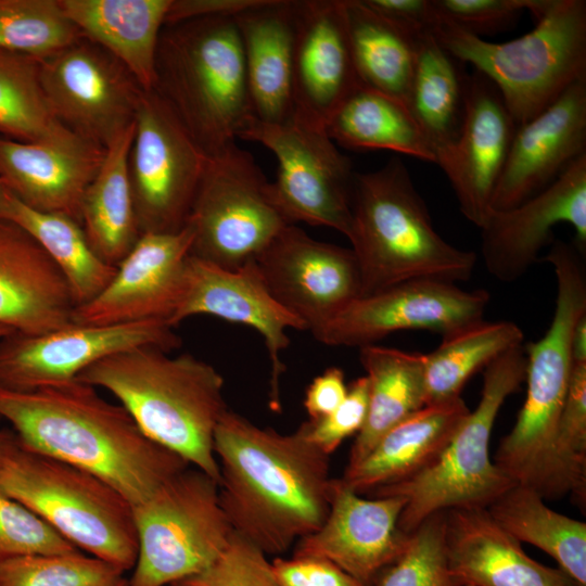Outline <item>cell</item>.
<instances>
[{
  "instance_id": "obj_37",
  "label": "cell",
  "mask_w": 586,
  "mask_h": 586,
  "mask_svg": "<svg viewBox=\"0 0 586 586\" xmlns=\"http://www.w3.org/2000/svg\"><path fill=\"white\" fill-rule=\"evenodd\" d=\"M437 38L416 37L408 110L436 152L457 137L462 122L469 75Z\"/></svg>"
},
{
  "instance_id": "obj_21",
  "label": "cell",
  "mask_w": 586,
  "mask_h": 586,
  "mask_svg": "<svg viewBox=\"0 0 586 586\" xmlns=\"http://www.w3.org/2000/svg\"><path fill=\"white\" fill-rule=\"evenodd\" d=\"M361 86L344 0L294 1L293 117L326 129L335 111Z\"/></svg>"
},
{
  "instance_id": "obj_4",
  "label": "cell",
  "mask_w": 586,
  "mask_h": 586,
  "mask_svg": "<svg viewBox=\"0 0 586 586\" xmlns=\"http://www.w3.org/2000/svg\"><path fill=\"white\" fill-rule=\"evenodd\" d=\"M347 239L359 269L361 296L411 280L466 281L476 263L473 252L449 244L436 232L398 157L377 170L355 173Z\"/></svg>"
},
{
  "instance_id": "obj_10",
  "label": "cell",
  "mask_w": 586,
  "mask_h": 586,
  "mask_svg": "<svg viewBox=\"0 0 586 586\" xmlns=\"http://www.w3.org/2000/svg\"><path fill=\"white\" fill-rule=\"evenodd\" d=\"M132 514L138 555L128 586H170L202 572L234 533L219 484L192 466L133 506Z\"/></svg>"
},
{
  "instance_id": "obj_42",
  "label": "cell",
  "mask_w": 586,
  "mask_h": 586,
  "mask_svg": "<svg viewBox=\"0 0 586 586\" xmlns=\"http://www.w3.org/2000/svg\"><path fill=\"white\" fill-rule=\"evenodd\" d=\"M118 568L80 551L0 561V586H128Z\"/></svg>"
},
{
  "instance_id": "obj_14",
  "label": "cell",
  "mask_w": 586,
  "mask_h": 586,
  "mask_svg": "<svg viewBox=\"0 0 586 586\" xmlns=\"http://www.w3.org/2000/svg\"><path fill=\"white\" fill-rule=\"evenodd\" d=\"M40 82L55 119L104 149L135 122L143 90L127 68L85 37L39 61Z\"/></svg>"
},
{
  "instance_id": "obj_7",
  "label": "cell",
  "mask_w": 586,
  "mask_h": 586,
  "mask_svg": "<svg viewBox=\"0 0 586 586\" xmlns=\"http://www.w3.org/2000/svg\"><path fill=\"white\" fill-rule=\"evenodd\" d=\"M433 35L493 82L517 126L586 78V1L550 0L522 37L492 42L440 16Z\"/></svg>"
},
{
  "instance_id": "obj_48",
  "label": "cell",
  "mask_w": 586,
  "mask_h": 586,
  "mask_svg": "<svg viewBox=\"0 0 586 586\" xmlns=\"http://www.w3.org/2000/svg\"><path fill=\"white\" fill-rule=\"evenodd\" d=\"M271 565L281 586H366L328 559L276 557Z\"/></svg>"
},
{
  "instance_id": "obj_20",
  "label": "cell",
  "mask_w": 586,
  "mask_h": 586,
  "mask_svg": "<svg viewBox=\"0 0 586 586\" xmlns=\"http://www.w3.org/2000/svg\"><path fill=\"white\" fill-rule=\"evenodd\" d=\"M406 499L370 498L332 479L326 520L314 533L295 543L294 556L330 560L366 586H373L405 551L410 534L398 526Z\"/></svg>"
},
{
  "instance_id": "obj_6",
  "label": "cell",
  "mask_w": 586,
  "mask_h": 586,
  "mask_svg": "<svg viewBox=\"0 0 586 586\" xmlns=\"http://www.w3.org/2000/svg\"><path fill=\"white\" fill-rule=\"evenodd\" d=\"M575 244L553 240L543 260L557 280L553 316L546 333L524 346L526 397L511 431L501 440L496 466L517 484L544 498L555 432L573 372L572 333L586 315V268Z\"/></svg>"
},
{
  "instance_id": "obj_16",
  "label": "cell",
  "mask_w": 586,
  "mask_h": 586,
  "mask_svg": "<svg viewBox=\"0 0 586 586\" xmlns=\"http://www.w3.org/2000/svg\"><path fill=\"white\" fill-rule=\"evenodd\" d=\"M486 290L421 279L402 282L349 303L313 335L329 346L362 347L403 330L442 336L483 320Z\"/></svg>"
},
{
  "instance_id": "obj_36",
  "label": "cell",
  "mask_w": 586,
  "mask_h": 586,
  "mask_svg": "<svg viewBox=\"0 0 586 586\" xmlns=\"http://www.w3.org/2000/svg\"><path fill=\"white\" fill-rule=\"evenodd\" d=\"M486 510L517 540L542 549L586 586L585 522L552 510L537 491L522 484L511 486Z\"/></svg>"
},
{
  "instance_id": "obj_8",
  "label": "cell",
  "mask_w": 586,
  "mask_h": 586,
  "mask_svg": "<svg viewBox=\"0 0 586 586\" xmlns=\"http://www.w3.org/2000/svg\"><path fill=\"white\" fill-rule=\"evenodd\" d=\"M525 373L523 345L492 361L484 369L479 404L470 410L440 457L412 477L366 497H404L406 504L398 526L406 534L435 512L455 508L486 509L517 484L492 460L489 440L501 406L525 381Z\"/></svg>"
},
{
  "instance_id": "obj_5",
  "label": "cell",
  "mask_w": 586,
  "mask_h": 586,
  "mask_svg": "<svg viewBox=\"0 0 586 586\" xmlns=\"http://www.w3.org/2000/svg\"><path fill=\"white\" fill-rule=\"evenodd\" d=\"M156 91L208 155L235 143L255 118L233 16L165 24L156 53Z\"/></svg>"
},
{
  "instance_id": "obj_57",
  "label": "cell",
  "mask_w": 586,
  "mask_h": 586,
  "mask_svg": "<svg viewBox=\"0 0 586 586\" xmlns=\"http://www.w3.org/2000/svg\"><path fill=\"white\" fill-rule=\"evenodd\" d=\"M170 586H174V585H170Z\"/></svg>"
},
{
  "instance_id": "obj_51",
  "label": "cell",
  "mask_w": 586,
  "mask_h": 586,
  "mask_svg": "<svg viewBox=\"0 0 586 586\" xmlns=\"http://www.w3.org/2000/svg\"><path fill=\"white\" fill-rule=\"evenodd\" d=\"M258 0H171L166 24L202 16H234Z\"/></svg>"
},
{
  "instance_id": "obj_28",
  "label": "cell",
  "mask_w": 586,
  "mask_h": 586,
  "mask_svg": "<svg viewBox=\"0 0 586 586\" xmlns=\"http://www.w3.org/2000/svg\"><path fill=\"white\" fill-rule=\"evenodd\" d=\"M233 17L255 119L267 124L289 122L294 114V1L258 0Z\"/></svg>"
},
{
  "instance_id": "obj_23",
  "label": "cell",
  "mask_w": 586,
  "mask_h": 586,
  "mask_svg": "<svg viewBox=\"0 0 586 586\" xmlns=\"http://www.w3.org/2000/svg\"><path fill=\"white\" fill-rule=\"evenodd\" d=\"M496 87L474 71L469 75L464 110L454 141L435 152L462 215L481 227L517 129Z\"/></svg>"
},
{
  "instance_id": "obj_32",
  "label": "cell",
  "mask_w": 586,
  "mask_h": 586,
  "mask_svg": "<svg viewBox=\"0 0 586 586\" xmlns=\"http://www.w3.org/2000/svg\"><path fill=\"white\" fill-rule=\"evenodd\" d=\"M369 384L368 412L351 448L352 467L394 425L426 405L424 354L375 344L359 348Z\"/></svg>"
},
{
  "instance_id": "obj_41",
  "label": "cell",
  "mask_w": 586,
  "mask_h": 586,
  "mask_svg": "<svg viewBox=\"0 0 586 586\" xmlns=\"http://www.w3.org/2000/svg\"><path fill=\"white\" fill-rule=\"evenodd\" d=\"M571 494L579 506L586 498V362L574 364L551 453L545 498Z\"/></svg>"
},
{
  "instance_id": "obj_33",
  "label": "cell",
  "mask_w": 586,
  "mask_h": 586,
  "mask_svg": "<svg viewBox=\"0 0 586 586\" xmlns=\"http://www.w3.org/2000/svg\"><path fill=\"white\" fill-rule=\"evenodd\" d=\"M0 218L21 227L42 247L64 276L76 307L94 298L115 275L116 267L95 254L80 222L65 214L34 209L3 184Z\"/></svg>"
},
{
  "instance_id": "obj_25",
  "label": "cell",
  "mask_w": 586,
  "mask_h": 586,
  "mask_svg": "<svg viewBox=\"0 0 586 586\" xmlns=\"http://www.w3.org/2000/svg\"><path fill=\"white\" fill-rule=\"evenodd\" d=\"M104 154V148L77 136L41 142L0 136V181L25 205L80 222L84 194Z\"/></svg>"
},
{
  "instance_id": "obj_49",
  "label": "cell",
  "mask_w": 586,
  "mask_h": 586,
  "mask_svg": "<svg viewBox=\"0 0 586 586\" xmlns=\"http://www.w3.org/2000/svg\"><path fill=\"white\" fill-rule=\"evenodd\" d=\"M384 18L417 37L433 34L440 20L432 0H364Z\"/></svg>"
},
{
  "instance_id": "obj_11",
  "label": "cell",
  "mask_w": 586,
  "mask_h": 586,
  "mask_svg": "<svg viewBox=\"0 0 586 586\" xmlns=\"http://www.w3.org/2000/svg\"><path fill=\"white\" fill-rule=\"evenodd\" d=\"M191 255L225 269L253 262L291 225L276 206L270 182L235 143L209 156L188 219Z\"/></svg>"
},
{
  "instance_id": "obj_56",
  "label": "cell",
  "mask_w": 586,
  "mask_h": 586,
  "mask_svg": "<svg viewBox=\"0 0 586 586\" xmlns=\"http://www.w3.org/2000/svg\"><path fill=\"white\" fill-rule=\"evenodd\" d=\"M464 586H473V585H464Z\"/></svg>"
},
{
  "instance_id": "obj_45",
  "label": "cell",
  "mask_w": 586,
  "mask_h": 586,
  "mask_svg": "<svg viewBox=\"0 0 586 586\" xmlns=\"http://www.w3.org/2000/svg\"><path fill=\"white\" fill-rule=\"evenodd\" d=\"M174 586H281L267 555L233 533L228 547L204 571Z\"/></svg>"
},
{
  "instance_id": "obj_31",
  "label": "cell",
  "mask_w": 586,
  "mask_h": 586,
  "mask_svg": "<svg viewBox=\"0 0 586 586\" xmlns=\"http://www.w3.org/2000/svg\"><path fill=\"white\" fill-rule=\"evenodd\" d=\"M133 136L135 122L107 145L80 206V225L90 246L103 262L114 267L141 235L128 166Z\"/></svg>"
},
{
  "instance_id": "obj_24",
  "label": "cell",
  "mask_w": 586,
  "mask_h": 586,
  "mask_svg": "<svg viewBox=\"0 0 586 586\" xmlns=\"http://www.w3.org/2000/svg\"><path fill=\"white\" fill-rule=\"evenodd\" d=\"M586 153V78L519 125L494 190L491 209L505 211L552 183Z\"/></svg>"
},
{
  "instance_id": "obj_18",
  "label": "cell",
  "mask_w": 586,
  "mask_h": 586,
  "mask_svg": "<svg viewBox=\"0 0 586 586\" xmlns=\"http://www.w3.org/2000/svg\"><path fill=\"white\" fill-rule=\"evenodd\" d=\"M193 238L188 225L176 232L142 233L106 286L74 309L73 322L107 326L164 320L169 324L182 295Z\"/></svg>"
},
{
  "instance_id": "obj_30",
  "label": "cell",
  "mask_w": 586,
  "mask_h": 586,
  "mask_svg": "<svg viewBox=\"0 0 586 586\" xmlns=\"http://www.w3.org/2000/svg\"><path fill=\"white\" fill-rule=\"evenodd\" d=\"M84 37L98 44L144 92L156 84V53L171 0H59Z\"/></svg>"
},
{
  "instance_id": "obj_22",
  "label": "cell",
  "mask_w": 586,
  "mask_h": 586,
  "mask_svg": "<svg viewBox=\"0 0 586 586\" xmlns=\"http://www.w3.org/2000/svg\"><path fill=\"white\" fill-rule=\"evenodd\" d=\"M194 315L215 316L259 332L271 362L270 405L278 409L279 380L285 371L280 353L290 345L288 330L307 329L271 295L255 260L225 269L190 255L182 295L169 324L175 328Z\"/></svg>"
},
{
  "instance_id": "obj_9",
  "label": "cell",
  "mask_w": 586,
  "mask_h": 586,
  "mask_svg": "<svg viewBox=\"0 0 586 586\" xmlns=\"http://www.w3.org/2000/svg\"><path fill=\"white\" fill-rule=\"evenodd\" d=\"M0 489L78 549L126 572L138 540L132 506L97 475L21 444L0 466Z\"/></svg>"
},
{
  "instance_id": "obj_13",
  "label": "cell",
  "mask_w": 586,
  "mask_h": 586,
  "mask_svg": "<svg viewBox=\"0 0 586 586\" xmlns=\"http://www.w3.org/2000/svg\"><path fill=\"white\" fill-rule=\"evenodd\" d=\"M208 158L166 101L143 92L128 161L141 234L186 226Z\"/></svg>"
},
{
  "instance_id": "obj_12",
  "label": "cell",
  "mask_w": 586,
  "mask_h": 586,
  "mask_svg": "<svg viewBox=\"0 0 586 586\" xmlns=\"http://www.w3.org/2000/svg\"><path fill=\"white\" fill-rule=\"evenodd\" d=\"M238 138L258 142L276 156L270 193L289 224L323 226L349 235L355 173L326 129L295 117L282 124L253 118Z\"/></svg>"
},
{
  "instance_id": "obj_55",
  "label": "cell",
  "mask_w": 586,
  "mask_h": 586,
  "mask_svg": "<svg viewBox=\"0 0 586 586\" xmlns=\"http://www.w3.org/2000/svg\"><path fill=\"white\" fill-rule=\"evenodd\" d=\"M1 187H2V183H1V181H0V189H1Z\"/></svg>"
},
{
  "instance_id": "obj_1",
  "label": "cell",
  "mask_w": 586,
  "mask_h": 586,
  "mask_svg": "<svg viewBox=\"0 0 586 586\" xmlns=\"http://www.w3.org/2000/svg\"><path fill=\"white\" fill-rule=\"evenodd\" d=\"M219 498L235 534L279 557L317 531L330 507V456L306 437L260 428L228 409L214 433Z\"/></svg>"
},
{
  "instance_id": "obj_47",
  "label": "cell",
  "mask_w": 586,
  "mask_h": 586,
  "mask_svg": "<svg viewBox=\"0 0 586 586\" xmlns=\"http://www.w3.org/2000/svg\"><path fill=\"white\" fill-rule=\"evenodd\" d=\"M368 402L369 384L364 375L348 385L344 400L333 412L320 420L302 423L307 440L330 456L346 437L361 430L367 418Z\"/></svg>"
},
{
  "instance_id": "obj_34",
  "label": "cell",
  "mask_w": 586,
  "mask_h": 586,
  "mask_svg": "<svg viewBox=\"0 0 586 586\" xmlns=\"http://www.w3.org/2000/svg\"><path fill=\"white\" fill-rule=\"evenodd\" d=\"M326 131L355 150H388L435 163V151L409 110L398 101L359 87L335 111Z\"/></svg>"
},
{
  "instance_id": "obj_40",
  "label": "cell",
  "mask_w": 586,
  "mask_h": 586,
  "mask_svg": "<svg viewBox=\"0 0 586 586\" xmlns=\"http://www.w3.org/2000/svg\"><path fill=\"white\" fill-rule=\"evenodd\" d=\"M84 38L59 0H0V49L41 61Z\"/></svg>"
},
{
  "instance_id": "obj_35",
  "label": "cell",
  "mask_w": 586,
  "mask_h": 586,
  "mask_svg": "<svg viewBox=\"0 0 586 586\" xmlns=\"http://www.w3.org/2000/svg\"><path fill=\"white\" fill-rule=\"evenodd\" d=\"M344 11L352 54L362 86L408 109L416 37L373 11L364 0H344Z\"/></svg>"
},
{
  "instance_id": "obj_44",
  "label": "cell",
  "mask_w": 586,
  "mask_h": 586,
  "mask_svg": "<svg viewBox=\"0 0 586 586\" xmlns=\"http://www.w3.org/2000/svg\"><path fill=\"white\" fill-rule=\"evenodd\" d=\"M79 549L43 519L0 489V561Z\"/></svg>"
},
{
  "instance_id": "obj_19",
  "label": "cell",
  "mask_w": 586,
  "mask_h": 586,
  "mask_svg": "<svg viewBox=\"0 0 586 586\" xmlns=\"http://www.w3.org/2000/svg\"><path fill=\"white\" fill-rule=\"evenodd\" d=\"M558 224H569L574 229V244L584 254L586 153L523 203L505 211H489L480 227L485 268L499 281L518 280L538 262L543 247L553 241L552 229Z\"/></svg>"
},
{
  "instance_id": "obj_39",
  "label": "cell",
  "mask_w": 586,
  "mask_h": 586,
  "mask_svg": "<svg viewBox=\"0 0 586 586\" xmlns=\"http://www.w3.org/2000/svg\"><path fill=\"white\" fill-rule=\"evenodd\" d=\"M0 136L20 142L64 140L76 136L62 126L49 109L40 82L39 61L2 49Z\"/></svg>"
},
{
  "instance_id": "obj_54",
  "label": "cell",
  "mask_w": 586,
  "mask_h": 586,
  "mask_svg": "<svg viewBox=\"0 0 586 586\" xmlns=\"http://www.w3.org/2000/svg\"><path fill=\"white\" fill-rule=\"evenodd\" d=\"M12 332H14L12 329L7 328L4 326H0V339H2L5 335L11 334Z\"/></svg>"
},
{
  "instance_id": "obj_46",
  "label": "cell",
  "mask_w": 586,
  "mask_h": 586,
  "mask_svg": "<svg viewBox=\"0 0 586 586\" xmlns=\"http://www.w3.org/2000/svg\"><path fill=\"white\" fill-rule=\"evenodd\" d=\"M437 14L481 37L510 28L524 11L537 21L550 0H432Z\"/></svg>"
},
{
  "instance_id": "obj_29",
  "label": "cell",
  "mask_w": 586,
  "mask_h": 586,
  "mask_svg": "<svg viewBox=\"0 0 586 586\" xmlns=\"http://www.w3.org/2000/svg\"><path fill=\"white\" fill-rule=\"evenodd\" d=\"M459 396L429 404L390 429L341 481L357 494L404 482L431 466L469 415Z\"/></svg>"
},
{
  "instance_id": "obj_26",
  "label": "cell",
  "mask_w": 586,
  "mask_h": 586,
  "mask_svg": "<svg viewBox=\"0 0 586 586\" xmlns=\"http://www.w3.org/2000/svg\"><path fill=\"white\" fill-rule=\"evenodd\" d=\"M445 540L454 586H581L528 557L486 509L445 510Z\"/></svg>"
},
{
  "instance_id": "obj_38",
  "label": "cell",
  "mask_w": 586,
  "mask_h": 586,
  "mask_svg": "<svg viewBox=\"0 0 586 586\" xmlns=\"http://www.w3.org/2000/svg\"><path fill=\"white\" fill-rule=\"evenodd\" d=\"M523 332L512 321L484 319L442 336L424 354L426 405L460 396L468 380L512 348L523 345Z\"/></svg>"
},
{
  "instance_id": "obj_53",
  "label": "cell",
  "mask_w": 586,
  "mask_h": 586,
  "mask_svg": "<svg viewBox=\"0 0 586 586\" xmlns=\"http://www.w3.org/2000/svg\"><path fill=\"white\" fill-rule=\"evenodd\" d=\"M16 434L8 429H0V466L18 447Z\"/></svg>"
},
{
  "instance_id": "obj_43",
  "label": "cell",
  "mask_w": 586,
  "mask_h": 586,
  "mask_svg": "<svg viewBox=\"0 0 586 586\" xmlns=\"http://www.w3.org/2000/svg\"><path fill=\"white\" fill-rule=\"evenodd\" d=\"M373 586H454L445 540V511L428 517L410 533L405 551Z\"/></svg>"
},
{
  "instance_id": "obj_15",
  "label": "cell",
  "mask_w": 586,
  "mask_h": 586,
  "mask_svg": "<svg viewBox=\"0 0 586 586\" xmlns=\"http://www.w3.org/2000/svg\"><path fill=\"white\" fill-rule=\"evenodd\" d=\"M164 320L120 324H78L0 339V388L27 392L73 381L95 361L119 351L153 346L165 352L181 340Z\"/></svg>"
},
{
  "instance_id": "obj_50",
  "label": "cell",
  "mask_w": 586,
  "mask_h": 586,
  "mask_svg": "<svg viewBox=\"0 0 586 586\" xmlns=\"http://www.w3.org/2000/svg\"><path fill=\"white\" fill-rule=\"evenodd\" d=\"M348 386L341 368H327L317 375L305 391L304 407L310 421L320 420L333 412L344 400Z\"/></svg>"
},
{
  "instance_id": "obj_2",
  "label": "cell",
  "mask_w": 586,
  "mask_h": 586,
  "mask_svg": "<svg viewBox=\"0 0 586 586\" xmlns=\"http://www.w3.org/2000/svg\"><path fill=\"white\" fill-rule=\"evenodd\" d=\"M31 451L84 469L133 507L190 464L149 438L128 411L77 379L27 392L0 388V419Z\"/></svg>"
},
{
  "instance_id": "obj_3",
  "label": "cell",
  "mask_w": 586,
  "mask_h": 586,
  "mask_svg": "<svg viewBox=\"0 0 586 586\" xmlns=\"http://www.w3.org/2000/svg\"><path fill=\"white\" fill-rule=\"evenodd\" d=\"M76 379L112 393L149 438L219 484L214 433L228 407L215 367L189 353L171 357L138 346L95 361Z\"/></svg>"
},
{
  "instance_id": "obj_52",
  "label": "cell",
  "mask_w": 586,
  "mask_h": 586,
  "mask_svg": "<svg viewBox=\"0 0 586 586\" xmlns=\"http://www.w3.org/2000/svg\"><path fill=\"white\" fill-rule=\"evenodd\" d=\"M571 351L574 364L586 362V315H583L575 323Z\"/></svg>"
},
{
  "instance_id": "obj_27",
  "label": "cell",
  "mask_w": 586,
  "mask_h": 586,
  "mask_svg": "<svg viewBox=\"0 0 586 586\" xmlns=\"http://www.w3.org/2000/svg\"><path fill=\"white\" fill-rule=\"evenodd\" d=\"M75 307L64 276L42 247L0 218V326L43 334L74 323Z\"/></svg>"
},
{
  "instance_id": "obj_17",
  "label": "cell",
  "mask_w": 586,
  "mask_h": 586,
  "mask_svg": "<svg viewBox=\"0 0 586 586\" xmlns=\"http://www.w3.org/2000/svg\"><path fill=\"white\" fill-rule=\"evenodd\" d=\"M255 264L276 301L313 334L361 296L352 249L316 240L296 225L284 227Z\"/></svg>"
}]
</instances>
